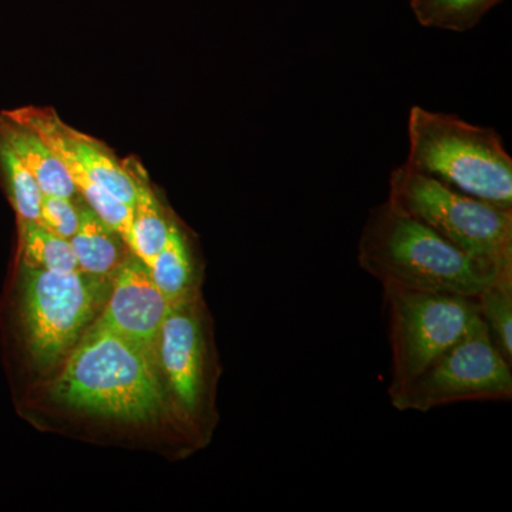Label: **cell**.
<instances>
[{
    "mask_svg": "<svg viewBox=\"0 0 512 512\" xmlns=\"http://www.w3.org/2000/svg\"><path fill=\"white\" fill-rule=\"evenodd\" d=\"M357 262L383 288L477 298L498 271L461 251L387 200L367 215Z\"/></svg>",
    "mask_w": 512,
    "mask_h": 512,
    "instance_id": "cell-1",
    "label": "cell"
},
{
    "mask_svg": "<svg viewBox=\"0 0 512 512\" xmlns=\"http://www.w3.org/2000/svg\"><path fill=\"white\" fill-rule=\"evenodd\" d=\"M67 406L124 421L153 419L164 396L154 359L103 326H92L56 383Z\"/></svg>",
    "mask_w": 512,
    "mask_h": 512,
    "instance_id": "cell-2",
    "label": "cell"
},
{
    "mask_svg": "<svg viewBox=\"0 0 512 512\" xmlns=\"http://www.w3.org/2000/svg\"><path fill=\"white\" fill-rule=\"evenodd\" d=\"M407 133L404 164L453 190L512 210V158L494 128L414 106Z\"/></svg>",
    "mask_w": 512,
    "mask_h": 512,
    "instance_id": "cell-3",
    "label": "cell"
},
{
    "mask_svg": "<svg viewBox=\"0 0 512 512\" xmlns=\"http://www.w3.org/2000/svg\"><path fill=\"white\" fill-rule=\"evenodd\" d=\"M389 200L461 251L498 269H512V210L453 190L402 164L390 174Z\"/></svg>",
    "mask_w": 512,
    "mask_h": 512,
    "instance_id": "cell-4",
    "label": "cell"
},
{
    "mask_svg": "<svg viewBox=\"0 0 512 512\" xmlns=\"http://www.w3.org/2000/svg\"><path fill=\"white\" fill-rule=\"evenodd\" d=\"M392 370L389 397L404 389L481 318L476 298L383 288Z\"/></svg>",
    "mask_w": 512,
    "mask_h": 512,
    "instance_id": "cell-5",
    "label": "cell"
},
{
    "mask_svg": "<svg viewBox=\"0 0 512 512\" xmlns=\"http://www.w3.org/2000/svg\"><path fill=\"white\" fill-rule=\"evenodd\" d=\"M511 365L480 318L463 338L390 397V403L400 412L427 413L448 404L511 402Z\"/></svg>",
    "mask_w": 512,
    "mask_h": 512,
    "instance_id": "cell-6",
    "label": "cell"
},
{
    "mask_svg": "<svg viewBox=\"0 0 512 512\" xmlns=\"http://www.w3.org/2000/svg\"><path fill=\"white\" fill-rule=\"evenodd\" d=\"M113 278L22 265L23 323L35 359L55 362L107 302Z\"/></svg>",
    "mask_w": 512,
    "mask_h": 512,
    "instance_id": "cell-7",
    "label": "cell"
},
{
    "mask_svg": "<svg viewBox=\"0 0 512 512\" xmlns=\"http://www.w3.org/2000/svg\"><path fill=\"white\" fill-rule=\"evenodd\" d=\"M5 113L35 130L55 151L69 175H89L119 200L134 207L137 190L130 167L106 144L70 127L50 107H23Z\"/></svg>",
    "mask_w": 512,
    "mask_h": 512,
    "instance_id": "cell-8",
    "label": "cell"
},
{
    "mask_svg": "<svg viewBox=\"0 0 512 512\" xmlns=\"http://www.w3.org/2000/svg\"><path fill=\"white\" fill-rule=\"evenodd\" d=\"M140 259L126 258L113 276L106 308L96 325L119 333L156 359L161 328L173 308Z\"/></svg>",
    "mask_w": 512,
    "mask_h": 512,
    "instance_id": "cell-9",
    "label": "cell"
},
{
    "mask_svg": "<svg viewBox=\"0 0 512 512\" xmlns=\"http://www.w3.org/2000/svg\"><path fill=\"white\" fill-rule=\"evenodd\" d=\"M158 352L185 412L200 409L207 386V339L200 309L192 299L175 303L161 328Z\"/></svg>",
    "mask_w": 512,
    "mask_h": 512,
    "instance_id": "cell-10",
    "label": "cell"
},
{
    "mask_svg": "<svg viewBox=\"0 0 512 512\" xmlns=\"http://www.w3.org/2000/svg\"><path fill=\"white\" fill-rule=\"evenodd\" d=\"M0 137L8 143L13 153L35 177L43 194L76 197L77 190L66 167L35 130L2 113Z\"/></svg>",
    "mask_w": 512,
    "mask_h": 512,
    "instance_id": "cell-11",
    "label": "cell"
},
{
    "mask_svg": "<svg viewBox=\"0 0 512 512\" xmlns=\"http://www.w3.org/2000/svg\"><path fill=\"white\" fill-rule=\"evenodd\" d=\"M77 197L79 228L69 241L76 254L79 269L87 274L113 278L120 265L126 261L124 249L128 245L119 232L101 220L80 195Z\"/></svg>",
    "mask_w": 512,
    "mask_h": 512,
    "instance_id": "cell-12",
    "label": "cell"
},
{
    "mask_svg": "<svg viewBox=\"0 0 512 512\" xmlns=\"http://www.w3.org/2000/svg\"><path fill=\"white\" fill-rule=\"evenodd\" d=\"M134 181H136V202L133 207V222H131L130 251L150 268L158 252L167 242L170 222L164 218L160 202L151 191L146 173L140 164L128 163Z\"/></svg>",
    "mask_w": 512,
    "mask_h": 512,
    "instance_id": "cell-13",
    "label": "cell"
},
{
    "mask_svg": "<svg viewBox=\"0 0 512 512\" xmlns=\"http://www.w3.org/2000/svg\"><path fill=\"white\" fill-rule=\"evenodd\" d=\"M148 271L157 288L173 305L191 299L195 281L194 262L187 239L173 221L170 222L167 242Z\"/></svg>",
    "mask_w": 512,
    "mask_h": 512,
    "instance_id": "cell-14",
    "label": "cell"
},
{
    "mask_svg": "<svg viewBox=\"0 0 512 512\" xmlns=\"http://www.w3.org/2000/svg\"><path fill=\"white\" fill-rule=\"evenodd\" d=\"M22 265L50 272L79 271L69 239L59 237L39 222L19 220Z\"/></svg>",
    "mask_w": 512,
    "mask_h": 512,
    "instance_id": "cell-15",
    "label": "cell"
},
{
    "mask_svg": "<svg viewBox=\"0 0 512 512\" xmlns=\"http://www.w3.org/2000/svg\"><path fill=\"white\" fill-rule=\"evenodd\" d=\"M501 0H412L414 18L424 28L463 33L476 28Z\"/></svg>",
    "mask_w": 512,
    "mask_h": 512,
    "instance_id": "cell-16",
    "label": "cell"
},
{
    "mask_svg": "<svg viewBox=\"0 0 512 512\" xmlns=\"http://www.w3.org/2000/svg\"><path fill=\"white\" fill-rule=\"evenodd\" d=\"M476 299L491 339L505 359L512 363V272L495 276Z\"/></svg>",
    "mask_w": 512,
    "mask_h": 512,
    "instance_id": "cell-17",
    "label": "cell"
},
{
    "mask_svg": "<svg viewBox=\"0 0 512 512\" xmlns=\"http://www.w3.org/2000/svg\"><path fill=\"white\" fill-rule=\"evenodd\" d=\"M0 174L8 188L10 201L22 221L40 222L43 192L25 164L0 137Z\"/></svg>",
    "mask_w": 512,
    "mask_h": 512,
    "instance_id": "cell-18",
    "label": "cell"
},
{
    "mask_svg": "<svg viewBox=\"0 0 512 512\" xmlns=\"http://www.w3.org/2000/svg\"><path fill=\"white\" fill-rule=\"evenodd\" d=\"M74 198L43 194L40 222L43 227L64 239H70L79 228V211Z\"/></svg>",
    "mask_w": 512,
    "mask_h": 512,
    "instance_id": "cell-19",
    "label": "cell"
}]
</instances>
